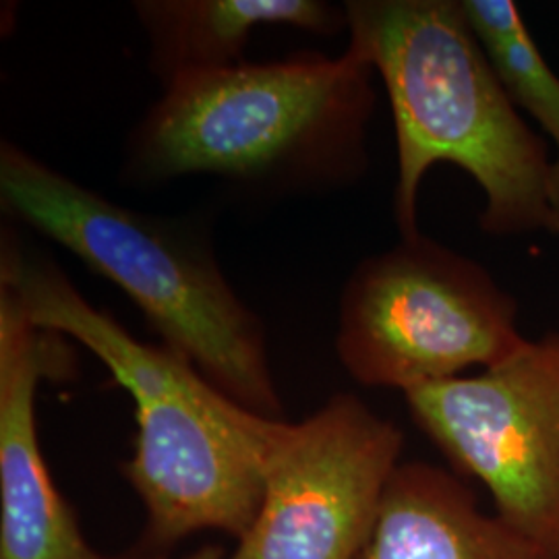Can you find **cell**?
<instances>
[{
	"mask_svg": "<svg viewBox=\"0 0 559 559\" xmlns=\"http://www.w3.org/2000/svg\"><path fill=\"white\" fill-rule=\"evenodd\" d=\"M0 274L27 318L75 340L135 402L138 438L122 475L147 510L145 547L160 551L200 531L242 539L260 514L276 423L240 406L166 346L143 344L83 299L50 261L2 239Z\"/></svg>",
	"mask_w": 559,
	"mask_h": 559,
	"instance_id": "cell-1",
	"label": "cell"
},
{
	"mask_svg": "<svg viewBox=\"0 0 559 559\" xmlns=\"http://www.w3.org/2000/svg\"><path fill=\"white\" fill-rule=\"evenodd\" d=\"M344 9L348 48L376 71L392 106L402 239L420 235V185L440 162L479 185L487 235L559 237L549 145L520 117L462 0H350Z\"/></svg>",
	"mask_w": 559,
	"mask_h": 559,
	"instance_id": "cell-2",
	"label": "cell"
},
{
	"mask_svg": "<svg viewBox=\"0 0 559 559\" xmlns=\"http://www.w3.org/2000/svg\"><path fill=\"white\" fill-rule=\"evenodd\" d=\"M373 75L346 48L180 78L131 138L127 175H210L272 191L350 185L369 164Z\"/></svg>",
	"mask_w": 559,
	"mask_h": 559,
	"instance_id": "cell-3",
	"label": "cell"
},
{
	"mask_svg": "<svg viewBox=\"0 0 559 559\" xmlns=\"http://www.w3.org/2000/svg\"><path fill=\"white\" fill-rule=\"evenodd\" d=\"M0 200L11 216L119 286L162 346L226 396L261 417H282L261 320L224 278L205 240L102 198L9 141L0 145Z\"/></svg>",
	"mask_w": 559,
	"mask_h": 559,
	"instance_id": "cell-4",
	"label": "cell"
},
{
	"mask_svg": "<svg viewBox=\"0 0 559 559\" xmlns=\"http://www.w3.org/2000/svg\"><path fill=\"white\" fill-rule=\"evenodd\" d=\"M519 302L479 261L425 235L360 261L340 297L350 378L404 394L519 353Z\"/></svg>",
	"mask_w": 559,
	"mask_h": 559,
	"instance_id": "cell-5",
	"label": "cell"
},
{
	"mask_svg": "<svg viewBox=\"0 0 559 559\" xmlns=\"http://www.w3.org/2000/svg\"><path fill=\"white\" fill-rule=\"evenodd\" d=\"M404 396L413 419L460 473L489 489L496 514L559 559V332L526 340L479 376Z\"/></svg>",
	"mask_w": 559,
	"mask_h": 559,
	"instance_id": "cell-6",
	"label": "cell"
},
{
	"mask_svg": "<svg viewBox=\"0 0 559 559\" xmlns=\"http://www.w3.org/2000/svg\"><path fill=\"white\" fill-rule=\"evenodd\" d=\"M402 433L336 394L300 423H276L260 514L228 559H357L399 468Z\"/></svg>",
	"mask_w": 559,
	"mask_h": 559,
	"instance_id": "cell-7",
	"label": "cell"
},
{
	"mask_svg": "<svg viewBox=\"0 0 559 559\" xmlns=\"http://www.w3.org/2000/svg\"><path fill=\"white\" fill-rule=\"evenodd\" d=\"M69 357L64 336L34 325L0 274V559H110L83 539L38 440V383Z\"/></svg>",
	"mask_w": 559,
	"mask_h": 559,
	"instance_id": "cell-8",
	"label": "cell"
},
{
	"mask_svg": "<svg viewBox=\"0 0 559 559\" xmlns=\"http://www.w3.org/2000/svg\"><path fill=\"white\" fill-rule=\"evenodd\" d=\"M357 559H549L498 514H485L454 475L399 464Z\"/></svg>",
	"mask_w": 559,
	"mask_h": 559,
	"instance_id": "cell-9",
	"label": "cell"
},
{
	"mask_svg": "<svg viewBox=\"0 0 559 559\" xmlns=\"http://www.w3.org/2000/svg\"><path fill=\"white\" fill-rule=\"evenodd\" d=\"M135 13L150 40V62L164 87L173 81L235 67L263 25L313 34L348 29L344 7L321 0H141Z\"/></svg>",
	"mask_w": 559,
	"mask_h": 559,
	"instance_id": "cell-10",
	"label": "cell"
},
{
	"mask_svg": "<svg viewBox=\"0 0 559 559\" xmlns=\"http://www.w3.org/2000/svg\"><path fill=\"white\" fill-rule=\"evenodd\" d=\"M462 4L510 98L539 122L556 145L549 200L559 222V75L543 57L512 0H462Z\"/></svg>",
	"mask_w": 559,
	"mask_h": 559,
	"instance_id": "cell-11",
	"label": "cell"
},
{
	"mask_svg": "<svg viewBox=\"0 0 559 559\" xmlns=\"http://www.w3.org/2000/svg\"><path fill=\"white\" fill-rule=\"evenodd\" d=\"M182 559H226L224 558V551H222L221 547H216V545H205V547H200L198 551H193V554H189L187 558Z\"/></svg>",
	"mask_w": 559,
	"mask_h": 559,
	"instance_id": "cell-12",
	"label": "cell"
}]
</instances>
